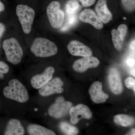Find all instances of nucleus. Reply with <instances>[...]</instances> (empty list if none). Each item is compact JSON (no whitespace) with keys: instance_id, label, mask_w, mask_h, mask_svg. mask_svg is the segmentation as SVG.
<instances>
[{"instance_id":"obj_27","label":"nucleus","mask_w":135,"mask_h":135,"mask_svg":"<svg viewBox=\"0 0 135 135\" xmlns=\"http://www.w3.org/2000/svg\"><path fill=\"white\" fill-rule=\"evenodd\" d=\"M84 7H88L94 5L96 0H79Z\"/></svg>"},{"instance_id":"obj_16","label":"nucleus","mask_w":135,"mask_h":135,"mask_svg":"<svg viewBox=\"0 0 135 135\" xmlns=\"http://www.w3.org/2000/svg\"><path fill=\"white\" fill-rule=\"evenodd\" d=\"M24 134V128L19 120L17 119H12L8 122L5 135H23Z\"/></svg>"},{"instance_id":"obj_15","label":"nucleus","mask_w":135,"mask_h":135,"mask_svg":"<svg viewBox=\"0 0 135 135\" xmlns=\"http://www.w3.org/2000/svg\"><path fill=\"white\" fill-rule=\"evenodd\" d=\"M95 10L102 23H107L112 19V15L107 8L105 0H99L96 6Z\"/></svg>"},{"instance_id":"obj_7","label":"nucleus","mask_w":135,"mask_h":135,"mask_svg":"<svg viewBox=\"0 0 135 135\" xmlns=\"http://www.w3.org/2000/svg\"><path fill=\"white\" fill-rule=\"evenodd\" d=\"M63 81L60 78L56 77L50 80L39 90V94L43 97L48 96L55 94H60L64 91L62 88Z\"/></svg>"},{"instance_id":"obj_22","label":"nucleus","mask_w":135,"mask_h":135,"mask_svg":"<svg viewBox=\"0 0 135 135\" xmlns=\"http://www.w3.org/2000/svg\"><path fill=\"white\" fill-rule=\"evenodd\" d=\"M77 16H76V14L68 15L67 21L60 30L62 31H66L69 30L71 27L75 25L77 23Z\"/></svg>"},{"instance_id":"obj_1","label":"nucleus","mask_w":135,"mask_h":135,"mask_svg":"<svg viewBox=\"0 0 135 135\" xmlns=\"http://www.w3.org/2000/svg\"><path fill=\"white\" fill-rule=\"evenodd\" d=\"M9 85L3 90L4 96L7 98L20 103H26L29 99L28 92L25 86L16 79L11 80Z\"/></svg>"},{"instance_id":"obj_17","label":"nucleus","mask_w":135,"mask_h":135,"mask_svg":"<svg viewBox=\"0 0 135 135\" xmlns=\"http://www.w3.org/2000/svg\"><path fill=\"white\" fill-rule=\"evenodd\" d=\"M27 131L31 135H55V132L40 125L32 124L28 126Z\"/></svg>"},{"instance_id":"obj_33","label":"nucleus","mask_w":135,"mask_h":135,"mask_svg":"<svg viewBox=\"0 0 135 135\" xmlns=\"http://www.w3.org/2000/svg\"><path fill=\"white\" fill-rule=\"evenodd\" d=\"M124 20H126V18H124Z\"/></svg>"},{"instance_id":"obj_4","label":"nucleus","mask_w":135,"mask_h":135,"mask_svg":"<svg viewBox=\"0 0 135 135\" xmlns=\"http://www.w3.org/2000/svg\"><path fill=\"white\" fill-rule=\"evenodd\" d=\"M16 13L24 32L29 34L31 31L35 17L34 10L27 5H19L16 7Z\"/></svg>"},{"instance_id":"obj_9","label":"nucleus","mask_w":135,"mask_h":135,"mask_svg":"<svg viewBox=\"0 0 135 135\" xmlns=\"http://www.w3.org/2000/svg\"><path fill=\"white\" fill-rule=\"evenodd\" d=\"M55 72L54 68L50 66L42 74L35 75L31 81L32 86L35 89H40L51 80Z\"/></svg>"},{"instance_id":"obj_20","label":"nucleus","mask_w":135,"mask_h":135,"mask_svg":"<svg viewBox=\"0 0 135 135\" xmlns=\"http://www.w3.org/2000/svg\"><path fill=\"white\" fill-rule=\"evenodd\" d=\"M60 128L61 131L66 135H77L79 133V130L77 128L70 125L67 122H61L60 123Z\"/></svg>"},{"instance_id":"obj_29","label":"nucleus","mask_w":135,"mask_h":135,"mask_svg":"<svg viewBox=\"0 0 135 135\" xmlns=\"http://www.w3.org/2000/svg\"><path fill=\"white\" fill-rule=\"evenodd\" d=\"M127 64L130 66H133L134 64V60L132 59H129L127 60Z\"/></svg>"},{"instance_id":"obj_3","label":"nucleus","mask_w":135,"mask_h":135,"mask_svg":"<svg viewBox=\"0 0 135 135\" xmlns=\"http://www.w3.org/2000/svg\"><path fill=\"white\" fill-rule=\"evenodd\" d=\"M2 47L9 62L14 65L21 62L23 52L16 39L14 38L6 39L3 42Z\"/></svg>"},{"instance_id":"obj_24","label":"nucleus","mask_w":135,"mask_h":135,"mask_svg":"<svg viewBox=\"0 0 135 135\" xmlns=\"http://www.w3.org/2000/svg\"><path fill=\"white\" fill-rule=\"evenodd\" d=\"M127 27L126 25L121 24L118 27L117 30V32L122 41H124L125 36L127 32Z\"/></svg>"},{"instance_id":"obj_21","label":"nucleus","mask_w":135,"mask_h":135,"mask_svg":"<svg viewBox=\"0 0 135 135\" xmlns=\"http://www.w3.org/2000/svg\"><path fill=\"white\" fill-rule=\"evenodd\" d=\"M111 33L112 36V41L115 48L118 51L121 50L123 41L118 35L117 30L115 29H113Z\"/></svg>"},{"instance_id":"obj_30","label":"nucleus","mask_w":135,"mask_h":135,"mask_svg":"<svg viewBox=\"0 0 135 135\" xmlns=\"http://www.w3.org/2000/svg\"><path fill=\"white\" fill-rule=\"evenodd\" d=\"M5 7L4 4L0 1V13L5 10Z\"/></svg>"},{"instance_id":"obj_18","label":"nucleus","mask_w":135,"mask_h":135,"mask_svg":"<svg viewBox=\"0 0 135 135\" xmlns=\"http://www.w3.org/2000/svg\"><path fill=\"white\" fill-rule=\"evenodd\" d=\"M114 120L117 124L125 127L132 126L134 122V119L133 117L123 114L114 116Z\"/></svg>"},{"instance_id":"obj_14","label":"nucleus","mask_w":135,"mask_h":135,"mask_svg":"<svg viewBox=\"0 0 135 135\" xmlns=\"http://www.w3.org/2000/svg\"><path fill=\"white\" fill-rule=\"evenodd\" d=\"M109 81L111 90L114 94L121 93L123 89L121 79L119 73L116 69L112 68L109 71Z\"/></svg>"},{"instance_id":"obj_11","label":"nucleus","mask_w":135,"mask_h":135,"mask_svg":"<svg viewBox=\"0 0 135 135\" xmlns=\"http://www.w3.org/2000/svg\"><path fill=\"white\" fill-rule=\"evenodd\" d=\"M67 48L69 52L73 56L84 57L90 56L92 54V51L89 47L77 41L70 42Z\"/></svg>"},{"instance_id":"obj_19","label":"nucleus","mask_w":135,"mask_h":135,"mask_svg":"<svg viewBox=\"0 0 135 135\" xmlns=\"http://www.w3.org/2000/svg\"><path fill=\"white\" fill-rule=\"evenodd\" d=\"M80 5L77 0H69L66 5L68 15H74L79 10Z\"/></svg>"},{"instance_id":"obj_26","label":"nucleus","mask_w":135,"mask_h":135,"mask_svg":"<svg viewBox=\"0 0 135 135\" xmlns=\"http://www.w3.org/2000/svg\"><path fill=\"white\" fill-rule=\"evenodd\" d=\"M9 71V67L8 65L5 62L0 61V73L6 74Z\"/></svg>"},{"instance_id":"obj_28","label":"nucleus","mask_w":135,"mask_h":135,"mask_svg":"<svg viewBox=\"0 0 135 135\" xmlns=\"http://www.w3.org/2000/svg\"><path fill=\"white\" fill-rule=\"evenodd\" d=\"M5 30V25L2 23H0V39L2 37Z\"/></svg>"},{"instance_id":"obj_6","label":"nucleus","mask_w":135,"mask_h":135,"mask_svg":"<svg viewBox=\"0 0 135 135\" xmlns=\"http://www.w3.org/2000/svg\"><path fill=\"white\" fill-rule=\"evenodd\" d=\"M72 105L71 102L65 101L63 97H59L56 99L55 103L50 107L49 114L55 118L64 117L69 112Z\"/></svg>"},{"instance_id":"obj_31","label":"nucleus","mask_w":135,"mask_h":135,"mask_svg":"<svg viewBox=\"0 0 135 135\" xmlns=\"http://www.w3.org/2000/svg\"><path fill=\"white\" fill-rule=\"evenodd\" d=\"M129 133H130V134L135 135V129H134L131 131V132H130Z\"/></svg>"},{"instance_id":"obj_2","label":"nucleus","mask_w":135,"mask_h":135,"mask_svg":"<svg viewBox=\"0 0 135 135\" xmlns=\"http://www.w3.org/2000/svg\"><path fill=\"white\" fill-rule=\"evenodd\" d=\"M31 50L36 57H46L55 55L58 48L55 44L48 39L37 38L34 40Z\"/></svg>"},{"instance_id":"obj_10","label":"nucleus","mask_w":135,"mask_h":135,"mask_svg":"<svg viewBox=\"0 0 135 135\" xmlns=\"http://www.w3.org/2000/svg\"><path fill=\"white\" fill-rule=\"evenodd\" d=\"M100 63L98 59L94 57H84L75 61L73 65V68L76 71L83 73L89 68L97 67Z\"/></svg>"},{"instance_id":"obj_25","label":"nucleus","mask_w":135,"mask_h":135,"mask_svg":"<svg viewBox=\"0 0 135 135\" xmlns=\"http://www.w3.org/2000/svg\"><path fill=\"white\" fill-rule=\"evenodd\" d=\"M125 84L127 88L135 91V80L132 77H129L127 78L125 81Z\"/></svg>"},{"instance_id":"obj_13","label":"nucleus","mask_w":135,"mask_h":135,"mask_svg":"<svg viewBox=\"0 0 135 135\" xmlns=\"http://www.w3.org/2000/svg\"><path fill=\"white\" fill-rule=\"evenodd\" d=\"M80 20L83 23L90 24L97 29L103 27V24L95 12L90 9H85L81 12L79 16Z\"/></svg>"},{"instance_id":"obj_5","label":"nucleus","mask_w":135,"mask_h":135,"mask_svg":"<svg viewBox=\"0 0 135 135\" xmlns=\"http://www.w3.org/2000/svg\"><path fill=\"white\" fill-rule=\"evenodd\" d=\"M47 14L50 23L52 27L58 29L62 26L65 15L60 9V4L57 1L50 3L47 9Z\"/></svg>"},{"instance_id":"obj_32","label":"nucleus","mask_w":135,"mask_h":135,"mask_svg":"<svg viewBox=\"0 0 135 135\" xmlns=\"http://www.w3.org/2000/svg\"><path fill=\"white\" fill-rule=\"evenodd\" d=\"M35 111H38V109H34Z\"/></svg>"},{"instance_id":"obj_12","label":"nucleus","mask_w":135,"mask_h":135,"mask_svg":"<svg viewBox=\"0 0 135 135\" xmlns=\"http://www.w3.org/2000/svg\"><path fill=\"white\" fill-rule=\"evenodd\" d=\"M89 92L92 101L96 103H104L109 97V95L103 91L102 83L99 81L94 83L90 88Z\"/></svg>"},{"instance_id":"obj_8","label":"nucleus","mask_w":135,"mask_h":135,"mask_svg":"<svg viewBox=\"0 0 135 135\" xmlns=\"http://www.w3.org/2000/svg\"><path fill=\"white\" fill-rule=\"evenodd\" d=\"M69 112L71 117V122L74 124H77L83 118L89 119L92 117V112L89 108L82 104L71 107Z\"/></svg>"},{"instance_id":"obj_23","label":"nucleus","mask_w":135,"mask_h":135,"mask_svg":"<svg viewBox=\"0 0 135 135\" xmlns=\"http://www.w3.org/2000/svg\"><path fill=\"white\" fill-rule=\"evenodd\" d=\"M122 5L125 9L131 12L135 9V0H122Z\"/></svg>"}]
</instances>
